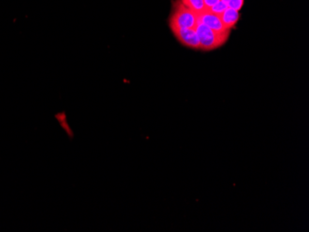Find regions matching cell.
<instances>
[{
    "instance_id": "obj_1",
    "label": "cell",
    "mask_w": 309,
    "mask_h": 232,
    "mask_svg": "<svg viewBox=\"0 0 309 232\" xmlns=\"http://www.w3.org/2000/svg\"><path fill=\"white\" fill-rule=\"evenodd\" d=\"M195 31L199 39L200 50L208 52L224 46L231 35L232 30L217 32L209 29L199 21L195 28Z\"/></svg>"
},
{
    "instance_id": "obj_2",
    "label": "cell",
    "mask_w": 309,
    "mask_h": 232,
    "mask_svg": "<svg viewBox=\"0 0 309 232\" xmlns=\"http://www.w3.org/2000/svg\"><path fill=\"white\" fill-rule=\"evenodd\" d=\"M198 22V15L185 6L181 0L172 2V11L169 19V26L195 30Z\"/></svg>"
},
{
    "instance_id": "obj_3",
    "label": "cell",
    "mask_w": 309,
    "mask_h": 232,
    "mask_svg": "<svg viewBox=\"0 0 309 232\" xmlns=\"http://www.w3.org/2000/svg\"><path fill=\"white\" fill-rule=\"evenodd\" d=\"M175 38L186 48L200 50V43L196 31L193 29L187 28H180L176 26H170Z\"/></svg>"
},
{
    "instance_id": "obj_4",
    "label": "cell",
    "mask_w": 309,
    "mask_h": 232,
    "mask_svg": "<svg viewBox=\"0 0 309 232\" xmlns=\"http://www.w3.org/2000/svg\"><path fill=\"white\" fill-rule=\"evenodd\" d=\"M200 22L205 24L206 26L217 32H225L226 28L223 26L220 16L216 14L211 13L206 10L205 12L198 15Z\"/></svg>"
},
{
    "instance_id": "obj_5",
    "label": "cell",
    "mask_w": 309,
    "mask_h": 232,
    "mask_svg": "<svg viewBox=\"0 0 309 232\" xmlns=\"http://www.w3.org/2000/svg\"><path fill=\"white\" fill-rule=\"evenodd\" d=\"M220 17L223 26L226 28L227 30H232L233 28L235 27V25L240 20V13L238 10L228 7L226 10Z\"/></svg>"
},
{
    "instance_id": "obj_6",
    "label": "cell",
    "mask_w": 309,
    "mask_h": 232,
    "mask_svg": "<svg viewBox=\"0 0 309 232\" xmlns=\"http://www.w3.org/2000/svg\"><path fill=\"white\" fill-rule=\"evenodd\" d=\"M181 1L185 6L190 8L197 15H200L206 10V7L204 5V0H181Z\"/></svg>"
},
{
    "instance_id": "obj_7",
    "label": "cell",
    "mask_w": 309,
    "mask_h": 232,
    "mask_svg": "<svg viewBox=\"0 0 309 232\" xmlns=\"http://www.w3.org/2000/svg\"><path fill=\"white\" fill-rule=\"evenodd\" d=\"M228 7H229V6H228L227 3L220 0L215 6L210 7L209 9H207V11H209V12H211V13L216 14V15H218V16H221V15L223 14V12L228 8Z\"/></svg>"
},
{
    "instance_id": "obj_8",
    "label": "cell",
    "mask_w": 309,
    "mask_h": 232,
    "mask_svg": "<svg viewBox=\"0 0 309 232\" xmlns=\"http://www.w3.org/2000/svg\"><path fill=\"white\" fill-rule=\"evenodd\" d=\"M244 1L245 0H230L228 3V6L235 10L240 11L241 8L244 6Z\"/></svg>"
},
{
    "instance_id": "obj_9",
    "label": "cell",
    "mask_w": 309,
    "mask_h": 232,
    "mask_svg": "<svg viewBox=\"0 0 309 232\" xmlns=\"http://www.w3.org/2000/svg\"><path fill=\"white\" fill-rule=\"evenodd\" d=\"M219 1L220 0H204V5L206 7V10L215 6Z\"/></svg>"
},
{
    "instance_id": "obj_10",
    "label": "cell",
    "mask_w": 309,
    "mask_h": 232,
    "mask_svg": "<svg viewBox=\"0 0 309 232\" xmlns=\"http://www.w3.org/2000/svg\"><path fill=\"white\" fill-rule=\"evenodd\" d=\"M221 1H223V2H225V3H227V4H228V3H229V1H230V0H221Z\"/></svg>"
}]
</instances>
